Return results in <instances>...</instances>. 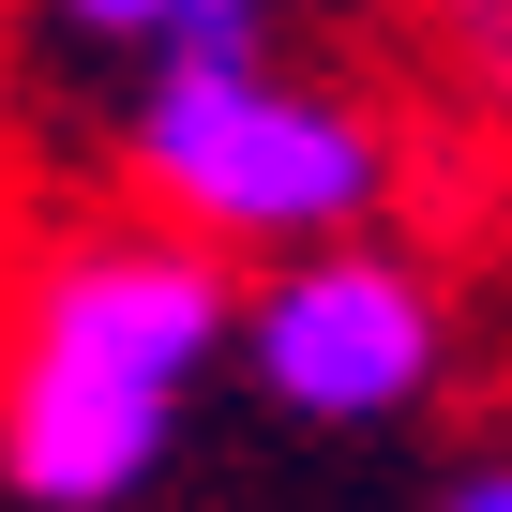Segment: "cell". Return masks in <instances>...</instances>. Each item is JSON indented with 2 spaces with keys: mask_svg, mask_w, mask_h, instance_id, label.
Returning a JSON list of instances; mask_svg holds the SVG:
<instances>
[{
  "mask_svg": "<svg viewBox=\"0 0 512 512\" xmlns=\"http://www.w3.org/2000/svg\"><path fill=\"white\" fill-rule=\"evenodd\" d=\"M136 181L166 226L196 241H256V256H302V241H347L377 196H392V151L347 91L287 76L272 46H151V91L121 121Z\"/></svg>",
  "mask_w": 512,
  "mask_h": 512,
  "instance_id": "cell-2",
  "label": "cell"
},
{
  "mask_svg": "<svg viewBox=\"0 0 512 512\" xmlns=\"http://www.w3.org/2000/svg\"><path fill=\"white\" fill-rule=\"evenodd\" d=\"M241 362L302 422H392L437 377V287L407 256H377V241H302L287 272L241 302Z\"/></svg>",
  "mask_w": 512,
  "mask_h": 512,
  "instance_id": "cell-3",
  "label": "cell"
},
{
  "mask_svg": "<svg viewBox=\"0 0 512 512\" xmlns=\"http://www.w3.org/2000/svg\"><path fill=\"white\" fill-rule=\"evenodd\" d=\"M452 512H512V467H467V482H452Z\"/></svg>",
  "mask_w": 512,
  "mask_h": 512,
  "instance_id": "cell-6",
  "label": "cell"
},
{
  "mask_svg": "<svg viewBox=\"0 0 512 512\" xmlns=\"http://www.w3.org/2000/svg\"><path fill=\"white\" fill-rule=\"evenodd\" d=\"M241 347L226 241H76L0 332V482L31 512H106L166 467L196 377Z\"/></svg>",
  "mask_w": 512,
  "mask_h": 512,
  "instance_id": "cell-1",
  "label": "cell"
},
{
  "mask_svg": "<svg viewBox=\"0 0 512 512\" xmlns=\"http://www.w3.org/2000/svg\"><path fill=\"white\" fill-rule=\"evenodd\" d=\"M482 16H497V31H512V0H482Z\"/></svg>",
  "mask_w": 512,
  "mask_h": 512,
  "instance_id": "cell-7",
  "label": "cell"
},
{
  "mask_svg": "<svg viewBox=\"0 0 512 512\" xmlns=\"http://www.w3.org/2000/svg\"><path fill=\"white\" fill-rule=\"evenodd\" d=\"M256 31H272V0H181L166 46H256Z\"/></svg>",
  "mask_w": 512,
  "mask_h": 512,
  "instance_id": "cell-5",
  "label": "cell"
},
{
  "mask_svg": "<svg viewBox=\"0 0 512 512\" xmlns=\"http://www.w3.org/2000/svg\"><path fill=\"white\" fill-rule=\"evenodd\" d=\"M46 31H76V46H166L181 31V0H31Z\"/></svg>",
  "mask_w": 512,
  "mask_h": 512,
  "instance_id": "cell-4",
  "label": "cell"
}]
</instances>
